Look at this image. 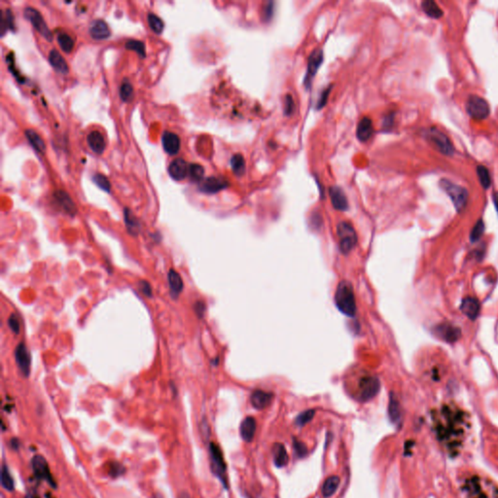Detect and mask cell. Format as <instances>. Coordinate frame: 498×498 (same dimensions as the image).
Listing matches in <instances>:
<instances>
[{
    "label": "cell",
    "instance_id": "1",
    "mask_svg": "<svg viewBox=\"0 0 498 498\" xmlns=\"http://www.w3.org/2000/svg\"><path fill=\"white\" fill-rule=\"evenodd\" d=\"M436 438L451 456L461 451L470 431V421L460 409L445 405L432 415Z\"/></svg>",
    "mask_w": 498,
    "mask_h": 498
},
{
    "label": "cell",
    "instance_id": "2",
    "mask_svg": "<svg viewBox=\"0 0 498 498\" xmlns=\"http://www.w3.org/2000/svg\"><path fill=\"white\" fill-rule=\"evenodd\" d=\"M460 490L466 498H498V485L482 474H468L460 483Z\"/></svg>",
    "mask_w": 498,
    "mask_h": 498
},
{
    "label": "cell",
    "instance_id": "3",
    "mask_svg": "<svg viewBox=\"0 0 498 498\" xmlns=\"http://www.w3.org/2000/svg\"><path fill=\"white\" fill-rule=\"evenodd\" d=\"M335 304L337 309L342 314L348 317H354L356 314V300L351 284L346 281H341L336 289L335 293Z\"/></svg>",
    "mask_w": 498,
    "mask_h": 498
},
{
    "label": "cell",
    "instance_id": "4",
    "mask_svg": "<svg viewBox=\"0 0 498 498\" xmlns=\"http://www.w3.org/2000/svg\"><path fill=\"white\" fill-rule=\"evenodd\" d=\"M337 233L339 237V245L343 254L349 253L357 244L358 236L356 231L348 222H341L338 225Z\"/></svg>",
    "mask_w": 498,
    "mask_h": 498
},
{
    "label": "cell",
    "instance_id": "5",
    "mask_svg": "<svg viewBox=\"0 0 498 498\" xmlns=\"http://www.w3.org/2000/svg\"><path fill=\"white\" fill-rule=\"evenodd\" d=\"M381 389L380 380L371 375L363 376L358 383V395L359 399L363 402L372 400L377 396Z\"/></svg>",
    "mask_w": 498,
    "mask_h": 498
},
{
    "label": "cell",
    "instance_id": "6",
    "mask_svg": "<svg viewBox=\"0 0 498 498\" xmlns=\"http://www.w3.org/2000/svg\"><path fill=\"white\" fill-rule=\"evenodd\" d=\"M440 184L442 189L451 198L456 210L461 211L465 207L468 200V192L466 189H464L463 187L458 186L447 179H443L440 182Z\"/></svg>",
    "mask_w": 498,
    "mask_h": 498
},
{
    "label": "cell",
    "instance_id": "7",
    "mask_svg": "<svg viewBox=\"0 0 498 498\" xmlns=\"http://www.w3.org/2000/svg\"><path fill=\"white\" fill-rule=\"evenodd\" d=\"M467 113L474 119L482 120L489 115L488 103L480 96L472 95L468 98L466 102Z\"/></svg>",
    "mask_w": 498,
    "mask_h": 498
},
{
    "label": "cell",
    "instance_id": "8",
    "mask_svg": "<svg viewBox=\"0 0 498 498\" xmlns=\"http://www.w3.org/2000/svg\"><path fill=\"white\" fill-rule=\"evenodd\" d=\"M25 16L31 22L34 29L38 31L42 36H44L49 41L53 39V34L49 30L48 26L42 15L34 8L28 7L25 9Z\"/></svg>",
    "mask_w": 498,
    "mask_h": 498
},
{
    "label": "cell",
    "instance_id": "9",
    "mask_svg": "<svg viewBox=\"0 0 498 498\" xmlns=\"http://www.w3.org/2000/svg\"><path fill=\"white\" fill-rule=\"evenodd\" d=\"M210 456H211V466L215 475L220 478L223 483H226V464L223 458L222 451L216 444H210Z\"/></svg>",
    "mask_w": 498,
    "mask_h": 498
},
{
    "label": "cell",
    "instance_id": "10",
    "mask_svg": "<svg viewBox=\"0 0 498 498\" xmlns=\"http://www.w3.org/2000/svg\"><path fill=\"white\" fill-rule=\"evenodd\" d=\"M427 139L434 144L437 149H439L443 154L451 156L453 154V147L450 140L441 132L436 129H430L426 133Z\"/></svg>",
    "mask_w": 498,
    "mask_h": 498
},
{
    "label": "cell",
    "instance_id": "11",
    "mask_svg": "<svg viewBox=\"0 0 498 498\" xmlns=\"http://www.w3.org/2000/svg\"><path fill=\"white\" fill-rule=\"evenodd\" d=\"M15 359L21 372L28 378L31 374V356L27 345L24 342H20L17 345Z\"/></svg>",
    "mask_w": 498,
    "mask_h": 498
},
{
    "label": "cell",
    "instance_id": "12",
    "mask_svg": "<svg viewBox=\"0 0 498 498\" xmlns=\"http://www.w3.org/2000/svg\"><path fill=\"white\" fill-rule=\"evenodd\" d=\"M31 466L34 475L39 480H45L52 485H54V480L51 476V472L48 466L46 459L42 455H35L31 460Z\"/></svg>",
    "mask_w": 498,
    "mask_h": 498
},
{
    "label": "cell",
    "instance_id": "13",
    "mask_svg": "<svg viewBox=\"0 0 498 498\" xmlns=\"http://www.w3.org/2000/svg\"><path fill=\"white\" fill-rule=\"evenodd\" d=\"M323 62V53L321 50H315L312 52L310 58H309V62H308V70H307V74H306V77H305V85L307 87H310L311 84V81L312 79L314 77V75L316 74L318 68L320 67L321 63Z\"/></svg>",
    "mask_w": 498,
    "mask_h": 498
},
{
    "label": "cell",
    "instance_id": "14",
    "mask_svg": "<svg viewBox=\"0 0 498 498\" xmlns=\"http://www.w3.org/2000/svg\"><path fill=\"white\" fill-rule=\"evenodd\" d=\"M228 186H229V182L226 179L212 176L202 180L200 185V190L206 194H214Z\"/></svg>",
    "mask_w": 498,
    "mask_h": 498
},
{
    "label": "cell",
    "instance_id": "15",
    "mask_svg": "<svg viewBox=\"0 0 498 498\" xmlns=\"http://www.w3.org/2000/svg\"><path fill=\"white\" fill-rule=\"evenodd\" d=\"M436 335L447 342H456L460 337V329L448 323H443L435 328Z\"/></svg>",
    "mask_w": 498,
    "mask_h": 498
},
{
    "label": "cell",
    "instance_id": "16",
    "mask_svg": "<svg viewBox=\"0 0 498 498\" xmlns=\"http://www.w3.org/2000/svg\"><path fill=\"white\" fill-rule=\"evenodd\" d=\"M460 311L470 320H475L481 311V306L479 301L473 297L464 298L460 304Z\"/></svg>",
    "mask_w": 498,
    "mask_h": 498
},
{
    "label": "cell",
    "instance_id": "17",
    "mask_svg": "<svg viewBox=\"0 0 498 498\" xmlns=\"http://www.w3.org/2000/svg\"><path fill=\"white\" fill-rule=\"evenodd\" d=\"M274 399V394L272 392H267L264 390H255L250 397L252 406L256 410H264L272 404Z\"/></svg>",
    "mask_w": 498,
    "mask_h": 498
},
{
    "label": "cell",
    "instance_id": "18",
    "mask_svg": "<svg viewBox=\"0 0 498 498\" xmlns=\"http://www.w3.org/2000/svg\"><path fill=\"white\" fill-rule=\"evenodd\" d=\"M163 147L165 151L170 155H175L180 150L181 142L177 135L171 132H166L162 138Z\"/></svg>",
    "mask_w": 498,
    "mask_h": 498
},
{
    "label": "cell",
    "instance_id": "19",
    "mask_svg": "<svg viewBox=\"0 0 498 498\" xmlns=\"http://www.w3.org/2000/svg\"><path fill=\"white\" fill-rule=\"evenodd\" d=\"M188 171L189 167L186 162L181 158L173 160L169 167V173L174 180L184 179L188 174Z\"/></svg>",
    "mask_w": 498,
    "mask_h": 498
},
{
    "label": "cell",
    "instance_id": "20",
    "mask_svg": "<svg viewBox=\"0 0 498 498\" xmlns=\"http://www.w3.org/2000/svg\"><path fill=\"white\" fill-rule=\"evenodd\" d=\"M329 194L333 206L340 211H344L348 208V203L346 197L340 187H331L329 189Z\"/></svg>",
    "mask_w": 498,
    "mask_h": 498
},
{
    "label": "cell",
    "instance_id": "21",
    "mask_svg": "<svg viewBox=\"0 0 498 498\" xmlns=\"http://www.w3.org/2000/svg\"><path fill=\"white\" fill-rule=\"evenodd\" d=\"M168 281L171 290V295L173 299H177L183 290L184 283L180 275L173 269H171L168 274Z\"/></svg>",
    "mask_w": 498,
    "mask_h": 498
},
{
    "label": "cell",
    "instance_id": "22",
    "mask_svg": "<svg viewBox=\"0 0 498 498\" xmlns=\"http://www.w3.org/2000/svg\"><path fill=\"white\" fill-rule=\"evenodd\" d=\"M90 34L95 40H103L110 36L107 24L102 20H94L90 26Z\"/></svg>",
    "mask_w": 498,
    "mask_h": 498
},
{
    "label": "cell",
    "instance_id": "23",
    "mask_svg": "<svg viewBox=\"0 0 498 498\" xmlns=\"http://www.w3.org/2000/svg\"><path fill=\"white\" fill-rule=\"evenodd\" d=\"M87 142H88L90 148L93 150L94 153L100 155L104 152L106 143H105V140H104L103 136L99 132L94 131V132L90 133L87 137Z\"/></svg>",
    "mask_w": 498,
    "mask_h": 498
},
{
    "label": "cell",
    "instance_id": "24",
    "mask_svg": "<svg viewBox=\"0 0 498 498\" xmlns=\"http://www.w3.org/2000/svg\"><path fill=\"white\" fill-rule=\"evenodd\" d=\"M256 420L252 417H247L242 420L239 432L243 441L250 443L253 440L256 432Z\"/></svg>",
    "mask_w": 498,
    "mask_h": 498
},
{
    "label": "cell",
    "instance_id": "25",
    "mask_svg": "<svg viewBox=\"0 0 498 498\" xmlns=\"http://www.w3.org/2000/svg\"><path fill=\"white\" fill-rule=\"evenodd\" d=\"M373 132V123L371 119H369L368 117H364L359 121L356 130L358 140L362 142H366L372 137Z\"/></svg>",
    "mask_w": 498,
    "mask_h": 498
},
{
    "label": "cell",
    "instance_id": "26",
    "mask_svg": "<svg viewBox=\"0 0 498 498\" xmlns=\"http://www.w3.org/2000/svg\"><path fill=\"white\" fill-rule=\"evenodd\" d=\"M55 198H56L58 203L61 205V207L66 213H68L69 215H72V216L76 214V212H77L76 206L67 193H65L64 191H58L55 194Z\"/></svg>",
    "mask_w": 498,
    "mask_h": 498
},
{
    "label": "cell",
    "instance_id": "27",
    "mask_svg": "<svg viewBox=\"0 0 498 498\" xmlns=\"http://www.w3.org/2000/svg\"><path fill=\"white\" fill-rule=\"evenodd\" d=\"M49 62L51 65L59 72L61 73H67L68 72V65L65 62V60L62 58V55L57 51V50H52L49 53Z\"/></svg>",
    "mask_w": 498,
    "mask_h": 498
},
{
    "label": "cell",
    "instance_id": "28",
    "mask_svg": "<svg viewBox=\"0 0 498 498\" xmlns=\"http://www.w3.org/2000/svg\"><path fill=\"white\" fill-rule=\"evenodd\" d=\"M273 455H274V461L275 464L278 467H284L289 460V456L286 451V448L284 445L277 443L275 444L273 448Z\"/></svg>",
    "mask_w": 498,
    "mask_h": 498
},
{
    "label": "cell",
    "instance_id": "29",
    "mask_svg": "<svg viewBox=\"0 0 498 498\" xmlns=\"http://www.w3.org/2000/svg\"><path fill=\"white\" fill-rule=\"evenodd\" d=\"M124 217L128 232L132 235H138L141 228L140 221L132 213V211L129 208H125Z\"/></svg>",
    "mask_w": 498,
    "mask_h": 498
},
{
    "label": "cell",
    "instance_id": "30",
    "mask_svg": "<svg viewBox=\"0 0 498 498\" xmlns=\"http://www.w3.org/2000/svg\"><path fill=\"white\" fill-rule=\"evenodd\" d=\"M389 416L391 422L393 423H397L401 419L400 403L393 392H391L389 396Z\"/></svg>",
    "mask_w": 498,
    "mask_h": 498
},
{
    "label": "cell",
    "instance_id": "31",
    "mask_svg": "<svg viewBox=\"0 0 498 498\" xmlns=\"http://www.w3.org/2000/svg\"><path fill=\"white\" fill-rule=\"evenodd\" d=\"M339 485H340V478L338 476L328 477L325 480V482H323V485L321 488L322 495L325 498L333 496L336 493Z\"/></svg>",
    "mask_w": 498,
    "mask_h": 498
},
{
    "label": "cell",
    "instance_id": "32",
    "mask_svg": "<svg viewBox=\"0 0 498 498\" xmlns=\"http://www.w3.org/2000/svg\"><path fill=\"white\" fill-rule=\"evenodd\" d=\"M26 137L35 150H37L41 153L45 152V150H46L45 142L43 141L42 138L38 134H36L33 130H27L26 131Z\"/></svg>",
    "mask_w": 498,
    "mask_h": 498
},
{
    "label": "cell",
    "instance_id": "33",
    "mask_svg": "<svg viewBox=\"0 0 498 498\" xmlns=\"http://www.w3.org/2000/svg\"><path fill=\"white\" fill-rule=\"evenodd\" d=\"M421 7H422V10L425 12V14L431 17V18L438 19L443 15L442 10L438 7V5L434 1H430V0L424 1L421 3Z\"/></svg>",
    "mask_w": 498,
    "mask_h": 498
},
{
    "label": "cell",
    "instance_id": "34",
    "mask_svg": "<svg viewBox=\"0 0 498 498\" xmlns=\"http://www.w3.org/2000/svg\"><path fill=\"white\" fill-rule=\"evenodd\" d=\"M58 42L65 53H70L74 47V40L65 32H61L58 36Z\"/></svg>",
    "mask_w": 498,
    "mask_h": 498
},
{
    "label": "cell",
    "instance_id": "35",
    "mask_svg": "<svg viewBox=\"0 0 498 498\" xmlns=\"http://www.w3.org/2000/svg\"><path fill=\"white\" fill-rule=\"evenodd\" d=\"M1 483L2 486L8 491H12L14 489V480L6 465H3L1 470Z\"/></svg>",
    "mask_w": 498,
    "mask_h": 498
},
{
    "label": "cell",
    "instance_id": "36",
    "mask_svg": "<svg viewBox=\"0 0 498 498\" xmlns=\"http://www.w3.org/2000/svg\"><path fill=\"white\" fill-rule=\"evenodd\" d=\"M231 167L233 172L240 176L245 171V162L241 155H234L231 160Z\"/></svg>",
    "mask_w": 498,
    "mask_h": 498
},
{
    "label": "cell",
    "instance_id": "37",
    "mask_svg": "<svg viewBox=\"0 0 498 498\" xmlns=\"http://www.w3.org/2000/svg\"><path fill=\"white\" fill-rule=\"evenodd\" d=\"M147 20H148V23H149V26H150L151 30L154 31L155 33L160 34L163 31L165 26H164L163 21L158 16L153 14V13H150V14H148Z\"/></svg>",
    "mask_w": 498,
    "mask_h": 498
},
{
    "label": "cell",
    "instance_id": "38",
    "mask_svg": "<svg viewBox=\"0 0 498 498\" xmlns=\"http://www.w3.org/2000/svg\"><path fill=\"white\" fill-rule=\"evenodd\" d=\"M188 173L190 175V178L193 180V181H201L203 177V173H204V170L202 168L201 165H198V164H192L190 167H189V171H188Z\"/></svg>",
    "mask_w": 498,
    "mask_h": 498
},
{
    "label": "cell",
    "instance_id": "39",
    "mask_svg": "<svg viewBox=\"0 0 498 498\" xmlns=\"http://www.w3.org/2000/svg\"><path fill=\"white\" fill-rule=\"evenodd\" d=\"M483 232H484V224H483L482 220H479L476 223V225L474 226V228L472 229V231H471V233H470V240L472 242L478 241L482 237Z\"/></svg>",
    "mask_w": 498,
    "mask_h": 498
},
{
    "label": "cell",
    "instance_id": "40",
    "mask_svg": "<svg viewBox=\"0 0 498 498\" xmlns=\"http://www.w3.org/2000/svg\"><path fill=\"white\" fill-rule=\"evenodd\" d=\"M133 94H134L133 86H132V84L128 80H126V81H124V83L122 84L121 89H120L121 98L124 101L128 102V101H130L133 98Z\"/></svg>",
    "mask_w": 498,
    "mask_h": 498
},
{
    "label": "cell",
    "instance_id": "41",
    "mask_svg": "<svg viewBox=\"0 0 498 498\" xmlns=\"http://www.w3.org/2000/svg\"><path fill=\"white\" fill-rule=\"evenodd\" d=\"M93 180L94 181V183L100 189H102L105 192H110L111 184H110L106 176H104L103 174H100V173H96L93 175Z\"/></svg>",
    "mask_w": 498,
    "mask_h": 498
},
{
    "label": "cell",
    "instance_id": "42",
    "mask_svg": "<svg viewBox=\"0 0 498 498\" xmlns=\"http://www.w3.org/2000/svg\"><path fill=\"white\" fill-rule=\"evenodd\" d=\"M315 415V411L314 410H307L305 412H303L302 414H300L297 419H296V424L299 425V426H304L306 425L307 423H309L314 417Z\"/></svg>",
    "mask_w": 498,
    "mask_h": 498
},
{
    "label": "cell",
    "instance_id": "43",
    "mask_svg": "<svg viewBox=\"0 0 498 498\" xmlns=\"http://www.w3.org/2000/svg\"><path fill=\"white\" fill-rule=\"evenodd\" d=\"M477 171H478V175H479L481 184L484 189H487L490 185V175H489V172L487 171V169L482 167V166H480V167H478Z\"/></svg>",
    "mask_w": 498,
    "mask_h": 498
},
{
    "label": "cell",
    "instance_id": "44",
    "mask_svg": "<svg viewBox=\"0 0 498 498\" xmlns=\"http://www.w3.org/2000/svg\"><path fill=\"white\" fill-rule=\"evenodd\" d=\"M126 48L138 52V54L140 56H141V57H144L145 56V46H144L143 42H141V41H139V40H130V41H128L126 43Z\"/></svg>",
    "mask_w": 498,
    "mask_h": 498
},
{
    "label": "cell",
    "instance_id": "45",
    "mask_svg": "<svg viewBox=\"0 0 498 498\" xmlns=\"http://www.w3.org/2000/svg\"><path fill=\"white\" fill-rule=\"evenodd\" d=\"M294 109H295V102L293 97L291 95H286L284 101V113L287 116H289L294 112Z\"/></svg>",
    "mask_w": 498,
    "mask_h": 498
},
{
    "label": "cell",
    "instance_id": "46",
    "mask_svg": "<svg viewBox=\"0 0 498 498\" xmlns=\"http://www.w3.org/2000/svg\"><path fill=\"white\" fill-rule=\"evenodd\" d=\"M8 325L10 327V329L15 333V334H19L20 333V329H21V326H20V320L18 318V316L12 313L10 315V317L8 318Z\"/></svg>",
    "mask_w": 498,
    "mask_h": 498
},
{
    "label": "cell",
    "instance_id": "47",
    "mask_svg": "<svg viewBox=\"0 0 498 498\" xmlns=\"http://www.w3.org/2000/svg\"><path fill=\"white\" fill-rule=\"evenodd\" d=\"M294 449H295L296 453L299 457H304L308 453V449H307L306 445L304 443L298 441L297 439H294Z\"/></svg>",
    "mask_w": 498,
    "mask_h": 498
},
{
    "label": "cell",
    "instance_id": "48",
    "mask_svg": "<svg viewBox=\"0 0 498 498\" xmlns=\"http://www.w3.org/2000/svg\"><path fill=\"white\" fill-rule=\"evenodd\" d=\"M139 286H140V290L141 292L147 297L151 298L153 296V291H152V287L150 285V283L146 280H140V283H139Z\"/></svg>",
    "mask_w": 498,
    "mask_h": 498
},
{
    "label": "cell",
    "instance_id": "49",
    "mask_svg": "<svg viewBox=\"0 0 498 498\" xmlns=\"http://www.w3.org/2000/svg\"><path fill=\"white\" fill-rule=\"evenodd\" d=\"M194 310L196 311L197 315L201 318L203 316L204 314V311H205V305L203 302H201V301H198L195 306H194Z\"/></svg>",
    "mask_w": 498,
    "mask_h": 498
},
{
    "label": "cell",
    "instance_id": "50",
    "mask_svg": "<svg viewBox=\"0 0 498 498\" xmlns=\"http://www.w3.org/2000/svg\"><path fill=\"white\" fill-rule=\"evenodd\" d=\"M273 8H274L273 7V2L267 3V6L264 7V16H263L265 21H269L272 18V16H273V10H274Z\"/></svg>",
    "mask_w": 498,
    "mask_h": 498
},
{
    "label": "cell",
    "instance_id": "51",
    "mask_svg": "<svg viewBox=\"0 0 498 498\" xmlns=\"http://www.w3.org/2000/svg\"><path fill=\"white\" fill-rule=\"evenodd\" d=\"M328 93H329V89H327L326 91H325L324 93H322V94H321V97L319 98V101H318V106H317L318 108L322 107V106L325 104V102H326L327 96H328Z\"/></svg>",
    "mask_w": 498,
    "mask_h": 498
},
{
    "label": "cell",
    "instance_id": "52",
    "mask_svg": "<svg viewBox=\"0 0 498 498\" xmlns=\"http://www.w3.org/2000/svg\"><path fill=\"white\" fill-rule=\"evenodd\" d=\"M11 445H12V447H13V449H14V450H18V447H19V441H18L17 439H13V440L11 441Z\"/></svg>",
    "mask_w": 498,
    "mask_h": 498
},
{
    "label": "cell",
    "instance_id": "53",
    "mask_svg": "<svg viewBox=\"0 0 498 498\" xmlns=\"http://www.w3.org/2000/svg\"><path fill=\"white\" fill-rule=\"evenodd\" d=\"M493 202H494V205H495V208H496V210H497V212H498V194H497V193H495V194H494V195H493Z\"/></svg>",
    "mask_w": 498,
    "mask_h": 498
},
{
    "label": "cell",
    "instance_id": "54",
    "mask_svg": "<svg viewBox=\"0 0 498 498\" xmlns=\"http://www.w3.org/2000/svg\"><path fill=\"white\" fill-rule=\"evenodd\" d=\"M178 498H191V496L189 495V493H187L185 491H183V492H181V493L179 494Z\"/></svg>",
    "mask_w": 498,
    "mask_h": 498
}]
</instances>
